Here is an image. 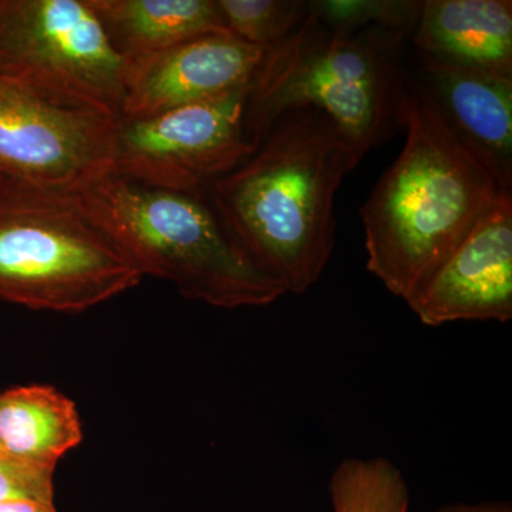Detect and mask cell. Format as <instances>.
<instances>
[{
	"label": "cell",
	"mask_w": 512,
	"mask_h": 512,
	"mask_svg": "<svg viewBox=\"0 0 512 512\" xmlns=\"http://www.w3.org/2000/svg\"><path fill=\"white\" fill-rule=\"evenodd\" d=\"M128 62L89 0H0V77L120 117Z\"/></svg>",
	"instance_id": "8992f818"
},
{
	"label": "cell",
	"mask_w": 512,
	"mask_h": 512,
	"mask_svg": "<svg viewBox=\"0 0 512 512\" xmlns=\"http://www.w3.org/2000/svg\"><path fill=\"white\" fill-rule=\"evenodd\" d=\"M417 59L414 82L501 190H512V77Z\"/></svg>",
	"instance_id": "8fae6325"
},
{
	"label": "cell",
	"mask_w": 512,
	"mask_h": 512,
	"mask_svg": "<svg viewBox=\"0 0 512 512\" xmlns=\"http://www.w3.org/2000/svg\"><path fill=\"white\" fill-rule=\"evenodd\" d=\"M410 40L417 57L512 77V2H421Z\"/></svg>",
	"instance_id": "7c38bea8"
},
{
	"label": "cell",
	"mask_w": 512,
	"mask_h": 512,
	"mask_svg": "<svg viewBox=\"0 0 512 512\" xmlns=\"http://www.w3.org/2000/svg\"><path fill=\"white\" fill-rule=\"evenodd\" d=\"M119 116L0 77V177L82 194L113 174Z\"/></svg>",
	"instance_id": "52a82bcc"
},
{
	"label": "cell",
	"mask_w": 512,
	"mask_h": 512,
	"mask_svg": "<svg viewBox=\"0 0 512 512\" xmlns=\"http://www.w3.org/2000/svg\"><path fill=\"white\" fill-rule=\"evenodd\" d=\"M434 512H512V507L507 501H487L478 504H447Z\"/></svg>",
	"instance_id": "d6986e66"
},
{
	"label": "cell",
	"mask_w": 512,
	"mask_h": 512,
	"mask_svg": "<svg viewBox=\"0 0 512 512\" xmlns=\"http://www.w3.org/2000/svg\"><path fill=\"white\" fill-rule=\"evenodd\" d=\"M143 278L80 194L0 177V301L80 313L131 291Z\"/></svg>",
	"instance_id": "5b68a950"
},
{
	"label": "cell",
	"mask_w": 512,
	"mask_h": 512,
	"mask_svg": "<svg viewBox=\"0 0 512 512\" xmlns=\"http://www.w3.org/2000/svg\"><path fill=\"white\" fill-rule=\"evenodd\" d=\"M363 156L322 111L276 119L245 163L205 191L231 234L286 293L319 281L335 248V198Z\"/></svg>",
	"instance_id": "6da1fadb"
},
{
	"label": "cell",
	"mask_w": 512,
	"mask_h": 512,
	"mask_svg": "<svg viewBox=\"0 0 512 512\" xmlns=\"http://www.w3.org/2000/svg\"><path fill=\"white\" fill-rule=\"evenodd\" d=\"M423 325L512 318V191L471 228L407 302Z\"/></svg>",
	"instance_id": "9c48e42d"
},
{
	"label": "cell",
	"mask_w": 512,
	"mask_h": 512,
	"mask_svg": "<svg viewBox=\"0 0 512 512\" xmlns=\"http://www.w3.org/2000/svg\"><path fill=\"white\" fill-rule=\"evenodd\" d=\"M333 512H409V485L383 457L346 458L329 483Z\"/></svg>",
	"instance_id": "9a60e30c"
},
{
	"label": "cell",
	"mask_w": 512,
	"mask_h": 512,
	"mask_svg": "<svg viewBox=\"0 0 512 512\" xmlns=\"http://www.w3.org/2000/svg\"><path fill=\"white\" fill-rule=\"evenodd\" d=\"M407 39L409 33L379 26L330 30L311 12L301 28L266 50L248 97L249 140L258 148L282 114L311 107L363 157L383 146L404 130Z\"/></svg>",
	"instance_id": "3957f363"
},
{
	"label": "cell",
	"mask_w": 512,
	"mask_h": 512,
	"mask_svg": "<svg viewBox=\"0 0 512 512\" xmlns=\"http://www.w3.org/2000/svg\"><path fill=\"white\" fill-rule=\"evenodd\" d=\"M421 9L417 0H315L311 12L330 30L379 28L412 35Z\"/></svg>",
	"instance_id": "e0dca14e"
},
{
	"label": "cell",
	"mask_w": 512,
	"mask_h": 512,
	"mask_svg": "<svg viewBox=\"0 0 512 512\" xmlns=\"http://www.w3.org/2000/svg\"><path fill=\"white\" fill-rule=\"evenodd\" d=\"M117 247L184 298L220 309L262 308L285 286L231 234L207 195L161 190L111 174L80 194Z\"/></svg>",
	"instance_id": "277c9868"
},
{
	"label": "cell",
	"mask_w": 512,
	"mask_h": 512,
	"mask_svg": "<svg viewBox=\"0 0 512 512\" xmlns=\"http://www.w3.org/2000/svg\"><path fill=\"white\" fill-rule=\"evenodd\" d=\"M127 62L208 35L228 32L217 0H89Z\"/></svg>",
	"instance_id": "4fadbf2b"
},
{
	"label": "cell",
	"mask_w": 512,
	"mask_h": 512,
	"mask_svg": "<svg viewBox=\"0 0 512 512\" xmlns=\"http://www.w3.org/2000/svg\"><path fill=\"white\" fill-rule=\"evenodd\" d=\"M217 5L228 32L261 47L282 42L311 15L305 0H217Z\"/></svg>",
	"instance_id": "2e32d148"
},
{
	"label": "cell",
	"mask_w": 512,
	"mask_h": 512,
	"mask_svg": "<svg viewBox=\"0 0 512 512\" xmlns=\"http://www.w3.org/2000/svg\"><path fill=\"white\" fill-rule=\"evenodd\" d=\"M406 143L360 208L367 271L409 302L503 191L410 77ZM512 191V190H511Z\"/></svg>",
	"instance_id": "7a4b0ae2"
},
{
	"label": "cell",
	"mask_w": 512,
	"mask_h": 512,
	"mask_svg": "<svg viewBox=\"0 0 512 512\" xmlns=\"http://www.w3.org/2000/svg\"><path fill=\"white\" fill-rule=\"evenodd\" d=\"M251 86L154 116L119 117L113 174L161 190L204 194L256 151L245 123Z\"/></svg>",
	"instance_id": "ba28073f"
},
{
	"label": "cell",
	"mask_w": 512,
	"mask_h": 512,
	"mask_svg": "<svg viewBox=\"0 0 512 512\" xmlns=\"http://www.w3.org/2000/svg\"><path fill=\"white\" fill-rule=\"evenodd\" d=\"M0 512H57V510L55 504L47 503V501L19 498V500L0 503Z\"/></svg>",
	"instance_id": "ffe728a7"
},
{
	"label": "cell",
	"mask_w": 512,
	"mask_h": 512,
	"mask_svg": "<svg viewBox=\"0 0 512 512\" xmlns=\"http://www.w3.org/2000/svg\"><path fill=\"white\" fill-rule=\"evenodd\" d=\"M266 50L231 32H215L131 60L120 117L154 116L247 87Z\"/></svg>",
	"instance_id": "30bf717a"
},
{
	"label": "cell",
	"mask_w": 512,
	"mask_h": 512,
	"mask_svg": "<svg viewBox=\"0 0 512 512\" xmlns=\"http://www.w3.org/2000/svg\"><path fill=\"white\" fill-rule=\"evenodd\" d=\"M55 468L35 466L0 453V503L26 500L53 503Z\"/></svg>",
	"instance_id": "ac0fdd59"
},
{
	"label": "cell",
	"mask_w": 512,
	"mask_h": 512,
	"mask_svg": "<svg viewBox=\"0 0 512 512\" xmlns=\"http://www.w3.org/2000/svg\"><path fill=\"white\" fill-rule=\"evenodd\" d=\"M83 441L76 403L45 384L0 392V453L55 468Z\"/></svg>",
	"instance_id": "5bb4252c"
}]
</instances>
